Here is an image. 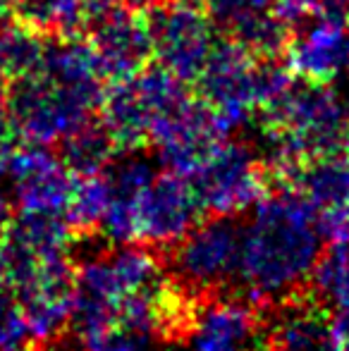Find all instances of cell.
<instances>
[{"instance_id": "16", "label": "cell", "mask_w": 349, "mask_h": 351, "mask_svg": "<svg viewBox=\"0 0 349 351\" xmlns=\"http://www.w3.org/2000/svg\"><path fill=\"white\" fill-rule=\"evenodd\" d=\"M38 72H43L56 84H62V86L82 93L101 108L103 93H106L103 74L98 70V60L91 43L84 38L53 36V41H46Z\"/></svg>"}, {"instance_id": "37", "label": "cell", "mask_w": 349, "mask_h": 351, "mask_svg": "<svg viewBox=\"0 0 349 351\" xmlns=\"http://www.w3.org/2000/svg\"><path fill=\"white\" fill-rule=\"evenodd\" d=\"M335 351H349V337H335Z\"/></svg>"}, {"instance_id": "25", "label": "cell", "mask_w": 349, "mask_h": 351, "mask_svg": "<svg viewBox=\"0 0 349 351\" xmlns=\"http://www.w3.org/2000/svg\"><path fill=\"white\" fill-rule=\"evenodd\" d=\"M292 86V70L278 58H256L252 70L254 106L265 108Z\"/></svg>"}, {"instance_id": "20", "label": "cell", "mask_w": 349, "mask_h": 351, "mask_svg": "<svg viewBox=\"0 0 349 351\" xmlns=\"http://www.w3.org/2000/svg\"><path fill=\"white\" fill-rule=\"evenodd\" d=\"M14 17L38 34L80 36L91 19L88 0H17Z\"/></svg>"}, {"instance_id": "7", "label": "cell", "mask_w": 349, "mask_h": 351, "mask_svg": "<svg viewBox=\"0 0 349 351\" xmlns=\"http://www.w3.org/2000/svg\"><path fill=\"white\" fill-rule=\"evenodd\" d=\"M239 249L242 227L234 225L232 217L213 215L177 241L173 268L186 287L210 291L237 275Z\"/></svg>"}, {"instance_id": "32", "label": "cell", "mask_w": 349, "mask_h": 351, "mask_svg": "<svg viewBox=\"0 0 349 351\" xmlns=\"http://www.w3.org/2000/svg\"><path fill=\"white\" fill-rule=\"evenodd\" d=\"M91 10L98 8H146L151 0H88Z\"/></svg>"}, {"instance_id": "34", "label": "cell", "mask_w": 349, "mask_h": 351, "mask_svg": "<svg viewBox=\"0 0 349 351\" xmlns=\"http://www.w3.org/2000/svg\"><path fill=\"white\" fill-rule=\"evenodd\" d=\"M8 220H10V201H8V194H5V189L0 186V230H3Z\"/></svg>"}, {"instance_id": "24", "label": "cell", "mask_w": 349, "mask_h": 351, "mask_svg": "<svg viewBox=\"0 0 349 351\" xmlns=\"http://www.w3.org/2000/svg\"><path fill=\"white\" fill-rule=\"evenodd\" d=\"M311 280L321 299L330 301L335 311H349V241H337L321 254Z\"/></svg>"}, {"instance_id": "31", "label": "cell", "mask_w": 349, "mask_h": 351, "mask_svg": "<svg viewBox=\"0 0 349 351\" xmlns=\"http://www.w3.org/2000/svg\"><path fill=\"white\" fill-rule=\"evenodd\" d=\"M14 141H17V132H14L12 120H10L8 110H5V103L0 101V162L14 148Z\"/></svg>"}, {"instance_id": "29", "label": "cell", "mask_w": 349, "mask_h": 351, "mask_svg": "<svg viewBox=\"0 0 349 351\" xmlns=\"http://www.w3.org/2000/svg\"><path fill=\"white\" fill-rule=\"evenodd\" d=\"M318 230L330 244L349 241V196L333 208L318 210Z\"/></svg>"}, {"instance_id": "15", "label": "cell", "mask_w": 349, "mask_h": 351, "mask_svg": "<svg viewBox=\"0 0 349 351\" xmlns=\"http://www.w3.org/2000/svg\"><path fill=\"white\" fill-rule=\"evenodd\" d=\"M101 125L115 141L117 151L134 153L151 141L156 110L134 82V77L112 82L101 101Z\"/></svg>"}, {"instance_id": "35", "label": "cell", "mask_w": 349, "mask_h": 351, "mask_svg": "<svg viewBox=\"0 0 349 351\" xmlns=\"http://www.w3.org/2000/svg\"><path fill=\"white\" fill-rule=\"evenodd\" d=\"M14 10H12V0H0V29L12 19Z\"/></svg>"}, {"instance_id": "3", "label": "cell", "mask_w": 349, "mask_h": 351, "mask_svg": "<svg viewBox=\"0 0 349 351\" xmlns=\"http://www.w3.org/2000/svg\"><path fill=\"white\" fill-rule=\"evenodd\" d=\"M204 213L234 217L254 208L270 191V177L247 143L223 141L191 177Z\"/></svg>"}, {"instance_id": "6", "label": "cell", "mask_w": 349, "mask_h": 351, "mask_svg": "<svg viewBox=\"0 0 349 351\" xmlns=\"http://www.w3.org/2000/svg\"><path fill=\"white\" fill-rule=\"evenodd\" d=\"M225 134L215 122L208 103L186 98L173 110L163 112L151 127V143L168 172L194 177L206 165Z\"/></svg>"}, {"instance_id": "27", "label": "cell", "mask_w": 349, "mask_h": 351, "mask_svg": "<svg viewBox=\"0 0 349 351\" xmlns=\"http://www.w3.org/2000/svg\"><path fill=\"white\" fill-rule=\"evenodd\" d=\"M29 330L19 301L0 294V351H19L27 344Z\"/></svg>"}, {"instance_id": "28", "label": "cell", "mask_w": 349, "mask_h": 351, "mask_svg": "<svg viewBox=\"0 0 349 351\" xmlns=\"http://www.w3.org/2000/svg\"><path fill=\"white\" fill-rule=\"evenodd\" d=\"M273 3L275 0H206V10H208L210 22L230 32L242 17L270 8Z\"/></svg>"}, {"instance_id": "23", "label": "cell", "mask_w": 349, "mask_h": 351, "mask_svg": "<svg viewBox=\"0 0 349 351\" xmlns=\"http://www.w3.org/2000/svg\"><path fill=\"white\" fill-rule=\"evenodd\" d=\"M110 196L112 189L106 172L75 177L70 204L65 208V220L75 237H88L101 230V222L110 206Z\"/></svg>"}, {"instance_id": "1", "label": "cell", "mask_w": 349, "mask_h": 351, "mask_svg": "<svg viewBox=\"0 0 349 351\" xmlns=\"http://www.w3.org/2000/svg\"><path fill=\"white\" fill-rule=\"evenodd\" d=\"M318 208L292 186H278L254 206L242 227L237 278L254 299L294 294L323 254Z\"/></svg>"}, {"instance_id": "8", "label": "cell", "mask_w": 349, "mask_h": 351, "mask_svg": "<svg viewBox=\"0 0 349 351\" xmlns=\"http://www.w3.org/2000/svg\"><path fill=\"white\" fill-rule=\"evenodd\" d=\"M88 43L103 79L120 82L139 74L154 56L149 19L139 8H98L88 19Z\"/></svg>"}, {"instance_id": "38", "label": "cell", "mask_w": 349, "mask_h": 351, "mask_svg": "<svg viewBox=\"0 0 349 351\" xmlns=\"http://www.w3.org/2000/svg\"><path fill=\"white\" fill-rule=\"evenodd\" d=\"M170 3H180V5H191V8H201V5H206V0H170Z\"/></svg>"}, {"instance_id": "18", "label": "cell", "mask_w": 349, "mask_h": 351, "mask_svg": "<svg viewBox=\"0 0 349 351\" xmlns=\"http://www.w3.org/2000/svg\"><path fill=\"white\" fill-rule=\"evenodd\" d=\"M273 351H335L333 318L316 304H297L285 311L270 337Z\"/></svg>"}, {"instance_id": "14", "label": "cell", "mask_w": 349, "mask_h": 351, "mask_svg": "<svg viewBox=\"0 0 349 351\" xmlns=\"http://www.w3.org/2000/svg\"><path fill=\"white\" fill-rule=\"evenodd\" d=\"M261 323L249 306L218 301L194 315L186 351H256Z\"/></svg>"}, {"instance_id": "9", "label": "cell", "mask_w": 349, "mask_h": 351, "mask_svg": "<svg viewBox=\"0 0 349 351\" xmlns=\"http://www.w3.org/2000/svg\"><path fill=\"white\" fill-rule=\"evenodd\" d=\"M0 175L12 184L17 210L65 215L75 175L46 146H14L0 162Z\"/></svg>"}, {"instance_id": "10", "label": "cell", "mask_w": 349, "mask_h": 351, "mask_svg": "<svg viewBox=\"0 0 349 351\" xmlns=\"http://www.w3.org/2000/svg\"><path fill=\"white\" fill-rule=\"evenodd\" d=\"M204 206L189 177L165 172L154 180L139 204L136 244L175 246L199 222Z\"/></svg>"}, {"instance_id": "36", "label": "cell", "mask_w": 349, "mask_h": 351, "mask_svg": "<svg viewBox=\"0 0 349 351\" xmlns=\"http://www.w3.org/2000/svg\"><path fill=\"white\" fill-rule=\"evenodd\" d=\"M5 285H8V270H5L3 249H0V294H3V291H5Z\"/></svg>"}, {"instance_id": "26", "label": "cell", "mask_w": 349, "mask_h": 351, "mask_svg": "<svg viewBox=\"0 0 349 351\" xmlns=\"http://www.w3.org/2000/svg\"><path fill=\"white\" fill-rule=\"evenodd\" d=\"M80 344L84 351H154V335L115 323L88 335Z\"/></svg>"}, {"instance_id": "39", "label": "cell", "mask_w": 349, "mask_h": 351, "mask_svg": "<svg viewBox=\"0 0 349 351\" xmlns=\"http://www.w3.org/2000/svg\"><path fill=\"white\" fill-rule=\"evenodd\" d=\"M345 153L349 156V130H347V139H345Z\"/></svg>"}, {"instance_id": "11", "label": "cell", "mask_w": 349, "mask_h": 351, "mask_svg": "<svg viewBox=\"0 0 349 351\" xmlns=\"http://www.w3.org/2000/svg\"><path fill=\"white\" fill-rule=\"evenodd\" d=\"M29 339L51 342L70 325L77 304V268L70 258L48 261L34 280L17 291Z\"/></svg>"}, {"instance_id": "21", "label": "cell", "mask_w": 349, "mask_h": 351, "mask_svg": "<svg viewBox=\"0 0 349 351\" xmlns=\"http://www.w3.org/2000/svg\"><path fill=\"white\" fill-rule=\"evenodd\" d=\"M115 153L117 146L106 127L93 125L91 120L60 141V160L75 177L106 172Z\"/></svg>"}, {"instance_id": "30", "label": "cell", "mask_w": 349, "mask_h": 351, "mask_svg": "<svg viewBox=\"0 0 349 351\" xmlns=\"http://www.w3.org/2000/svg\"><path fill=\"white\" fill-rule=\"evenodd\" d=\"M318 3H321V0H275V10H278L287 22H292V19H304V17H309V14H313Z\"/></svg>"}, {"instance_id": "17", "label": "cell", "mask_w": 349, "mask_h": 351, "mask_svg": "<svg viewBox=\"0 0 349 351\" xmlns=\"http://www.w3.org/2000/svg\"><path fill=\"white\" fill-rule=\"evenodd\" d=\"M0 239L12 241L22 246L38 261L70 258V246L75 239V232L70 230L65 215H48V213H24L10 217L0 230Z\"/></svg>"}, {"instance_id": "2", "label": "cell", "mask_w": 349, "mask_h": 351, "mask_svg": "<svg viewBox=\"0 0 349 351\" xmlns=\"http://www.w3.org/2000/svg\"><path fill=\"white\" fill-rule=\"evenodd\" d=\"M3 103L17 136L34 146L60 143L86 125L91 112L98 110L96 103L62 84H56L43 72L12 79L5 88Z\"/></svg>"}, {"instance_id": "12", "label": "cell", "mask_w": 349, "mask_h": 351, "mask_svg": "<svg viewBox=\"0 0 349 351\" xmlns=\"http://www.w3.org/2000/svg\"><path fill=\"white\" fill-rule=\"evenodd\" d=\"M287 62L302 79L330 84L337 74L349 70V24L316 14L299 34H292Z\"/></svg>"}, {"instance_id": "22", "label": "cell", "mask_w": 349, "mask_h": 351, "mask_svg": "<svg viewBox=\"0 0 349 351\" xmlns=\"http://www.w3.org/2000/svg\"><path fill=\"white\" fill-rule=\"evenodd\" d=\"M228 34L230 38L242 43L254 58H280L287 53L294 32L278 10L265 8L242 17Z\"/></svg>"}, {"instance_id": "5", "label": "cell", "mask_w": 349, "mask_h": 351, "mask_svg": "<svg viewBox=\"0 0 349 351\" xmlns=\"http://www.w3.org/2000/svg\"><path fill=\"white\" fill-rule=\"evenodd\" d=\"M256 58L234 38L215 41L204 70L196 77L199 96L213 110L225 136L244 127L252 117V70Z\"/></svg>"}, {"instance_id": "19", "label": "cell", "mask_w": 349, "mask_h": 351, "mask_svg": "<svg viewBox=\"0 0 349 351\" xmlns=\"http://www.w3.org/2000/svg\"><path fill=\"white\" fill-rule=\"evenodd\" d=\"M292 189H299L318 210L333 208L349 196V156L333 153L306 160L292 180Z\"/></svg>"}, {"instance_id": "33", "label": "cell", "mask_w": 349, "mask_h": 351, "mask_svg": "<svg viewBox=\"0 0 349 351\" xmlns=\"http://www.w3.org/2000/svg\"><path fill=\"white\" fill-rule=\"evenodd\" d=\"M333 332H335V337H349V311H335Z\"/></svg>"}, {"instance_id": "4", "label": "cell", "mask_w": 349, "mask_h": 351, "mask_svg": "<svg viewBox=\"0 0 349 351\" xmlns=\"http://www.w3.org/2000/svg\"><path fill=\"white\" fill-rule=\"evenodd\" d=\"M154 56L182 82H196L213 51V22L191 5L154 0L146 5Z\"/></svg>"}, {"instance_id": "13", "label": "cell", "mask_w": 349, "mask_h": 351, "mask_svg": "<svg viewBox=\"0 0 349 351\" xmlns=\"http://www.w3.org/2000/svg\"><path fill=\"white\" fill-rule=\"evenodd\" d=\"M110 180V206L101 222V230L112 244H136L139 234V204L144 191L158 177L154 162L139 156H130L125 160L110 165L106 172Z\"/></svg>"}]
</instances>
